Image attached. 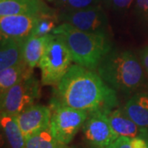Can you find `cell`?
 I'll list each match as a JSON object with an SVG mask.
<instances>
[{
    "mask_svg": "<svg viewBox=\"0 0 148 148\" xmlns=\"http://www.w3.org/2000/svg\"><path fill=\"white\" fill-rule=\"evenodd\" d=\"M52 101L62 106L85 110H110L117 105L115 90L93 70L79 64L70 67L57 85Z\"/></svg>",
    "mask_w": 148,
    "mask_h": 148,
    "instance_id": "6da1fadb",
    "label": "cell"
},
{
    "mask_svg": "<svg viewBox=\"0 0 148 148\" xmlns=\"http://www.w3.org/2000/svg\"><path fill=\"white\" fill-rule=\"evenodd\" d=\"M52 34L59 36L69 49L73 62L95 70L112 50L108 35L81 31L69 23L57 26Z\"/></svg>",
    "mask_w": 148,
    "mask_h": 148,
    "instance_id": "7a4b0ae2",
    "label": "cell"
},
{
    "mask_svg": "<svg viewBox=\"0 0 148 148\" xmlns=\"http://www.w3.org/2000/svg\"><path fill=\"white\" fill-rule=\"evenodd\" d=\"M96 71L111 88L125 93L137 90L144 82L142 63L130 50H111Z\"/></svg>",
    "mask_w": 148,
    "mask_h": 148,
    "instance_id": "3957f363",
    "label": "cell"
},
{
    "mask_svg": "<svg viewBox=\"0 0 148 148\" xmlns=\"http://www.w3.org/2000/svg\"><path fill=\"white\" fill-rule=\"evenodd\" d=\"M73 61L71 52L64 40L52 34L47 48L39 63L41 83L45 86H57L67 73Z\"/></svg>",
    "mask_w": 148,
    "mask_h": 148,
    "instance_id": "277c9868",
    "label": "cell"
},
{
    "mask_svg": "<svg viewBox=\"0 0 148 148\" xmlns=\"http://www.w3.org/2000/svg\"><path fill=\"white\" fill-rule=\"evenodd\" d=\"M50 131L58 143L68 145L83 126L88 112L62 106L51 101Z\"/></svg>",
    "mask_w": 148,
    "mask_h": 148,
    "instance_id": "5b68a950",
    "label": "cell"
},
{
    "mask_svg": "<svg viewBox=\"0 0 148 148\" xmlns=\"http://www.w3.org/2000/svg\"><path fill=\"white\" fill-rule=\"evenodd\" d=\"M39 96L40 84L32 74L1 94V114L17 116L33 106Z\"/></svg>",
    "mask_w": 148,
    "mask_h": 148,
    "instance_id": "8992f818",
    "label": "cell"
},
{
    "mask_svg": "<svg viewBox=\"0 0 148 148\" xmlns=\"http://www.w3.org/2000/svg\"><path fill=\"white\" fill-rule=\"evenodd\" d=\"M108 111L97 110L90 112L83 124L85 137L94 147H108L119 138L111 126Z\"/></svg>",
    "mask_w": 148,
    "mask_h": 148,
    "instance_id": "52a82bcc",
    "label": "cell"
},
{
    "mask_svg": "<svg viewBox=\"0 0 148 148\" xmlns=\"http://www.w3.org/2000/svg\"><path fill=\"white\" fill-rule=\"evenodd\" d=\"M59 19L81 31L108 35V19L99 5L81 10L62 12Z\"/></svg>",
    "mask_w": 148,
    "mask_h": 148,
    "instance_id": "ba28073f",
    "label": "cell"
},
{
    "mask_svg": "<svg viewBox=\"0 0 148 148\" xmlns=\"http://www.w3.org/2000/svg\"><path fill=\"white\" fill-rule=\"evenodd\" d=\"M52 111L47 106L33 105L16 116L25 139L49 127Z\"/></svg>",
    "mask_w": 148,
    "mask_h": 148,
    "instance_id": "9c48e42d",
    "label": "cell"
},
{
    "mask_svg": "<svg viewBox=\"0 0 148 148\" xmlns=\"http://www.w3.org/2000/svg\"><path fill=\"white\" fill-rule=\"evenodd\" d=\"M40 15L21 14L0 16L1 36L26 39L31 36Z\"/></svg>",
    "mask_w": 148,
    "mask_h": 148,
    "instance_id": "30bf717a",
    "label": "cell"
},
{
    "mask_svg": "<svg viewBox=\"0 0 148 148\" xmlns=\"http://www.w3.org/2000/svg\"><path fill=\"white\" fill-rule=\"evenodd\" d=\"M108 116L111 126L119 137L144 138L147 134V129L138 126L132 121L126 114L123 109H112L108 111Z\"/></svg>",
    "mask_w": 148,
    "mask_h": 148,
    "instance_id": "8fae6325",
    "label": "cell"
},
{
    "mask_svg": "<svg viewBox=\"0 0 148 148\" xmlns=\"http://www.w3.org/2000/svg\"><path fill=\"white\" fill-rule=\"evenodd\" d=\"M42 0H0V16L50 12Z\"/></svg>",
    "mask_w": 148,
    "mask_h": 148,
    "instance_id": "7c38bea8",
    "label": "cell"
},
{
    "mask_svg": "<svg viewBox=\"0 0 148 148\" xmlns=\"http://www.w3.org/2000/svg\"><path fill=\"white\" fill-rule=\"evenodd\" d=\"M26 39L1 36L0 70L24 62L23 49Z\"/></svg>",
    "mask_w": 148,
    "mask_h": 148,
    "instance_id": "4fadbf2b",
    "label": "cell"
},
{
    "mask_svg": "<svg viewBox=\"0 0 148 148\" xmlns=\"http://www.w3.org/2000/svg\"><path fill=\"white\" fill-rule=\"evenodd\" d=\"M132 121L143 128H148V92H138L132 95L123 107Z\"/></svg>",
    "mask_w": 148,
    "mask_h": 148,
    "instance_id": "5bb4252c",
    "label": "cell"
},
{
    "mask_svg": "<svg viewBox=\"0 0 148 148\" xmlns=\"http://www.w3.org/2000/svg\"><path fill=\"white\" fill-rule=\"evenodd\" d=\"M51 36L52 34L45 36H29L26 39L23 49V57L25 63L30 69H33L39 65Z\"/></svg>",
    "mask_w": 148,
    "mask_h": 148,
    "instance_id": "9a60e30c",
    "label": "cell"
},
{
    "mask_svg": "<svg viewBox=\"0 0 148 148\" xmlns=\"http://www.w3.org/2000/svg\"><path fill=\"white\" fill-rule=\"evenodd\" d=\"M32 69L24 62L0 71V93L3 94L21 80L32 75Z\"/></svg>",
    "mask_w": 148,
    "mask_h": 148,
    "instance_id": "2e32d148",
    "label": "cell"
},
{
    "mask_svg": "<svg viewBox=\"0 0 148 148\" xmlns=\"http://www.w3.org/2000/svg\"><path fill=\"white\" fill-rule=\"evenodd\" d=\"M1 127L11 148H24L26 139L18 124L16 116L1 114Z\"/></svg>",
    "mask_w": 148,
    "mask_h": 148,
    "instance_id": "e0dca14e",
    "label": "cell"
},
{
    "mask_svg": "<svg viewBox=\"0 0 148 148\" xmlns=\"http://www.w3.org/2000/svg\"><path fill=\"white\" fill-rule=\"evenodd\" d=\"M57 144L49 127L27 138L24 148H56Z\"/></svg>",
    "mask_w": 148,
    "mask_h": 148,
    "instance_id": "ac0fdd59",
    "label": "cell"
},
{
    "mask_svg": "<svg viewBox=\"0 0 148 148\" xmlns=\"http://www.w3.org/2000/svg\"><path fill=\"white\" fill-rule=\"evenodd\" d=\"M57 18L52 12L40 14L31 36H45L52 34L53 30L57 27Z\"/></svg>",
    "mask_w": 148,
    "mask_h": 148,
    "instance_id": "d6986e66",
    "label": "cell"
},
{
    "mask_svg": "<svg viewBox=\"0 0 148 148\" xmlns=\"http://www.w3.org/2000/svg\"><path fill=\"white\" fill-rule=\"evenodd\" d=\"M99 0H55V4L63 12L77 11L98 5Z\"/></svg>",
    "mask_w": 148,
    "mask_h": 148,
    "instance_id": "ffe728a7",
    "label": "cell"
},
{
    "mask_svg": "<svg viewBox=\"0 0 148 148\" xmlns=\"http://www.w3.org/2000/svg\"><path fill=\"white\" fill-rule=\"evenodd\" d=\"M133 0H111L113 8L117 11H125L132 5Z\"/></svg>",
    "mask_w": 148,
    "mask_h": 148,
    "instance_id": "44dd1931",
    "label": "cell"
},
{
    "mask_svg": "<svg viewBox=\"0 0 148 148\" xmlns=\"http://www.w3.org/2000/svg\"><path fill=\"white\" fill-rule=\"evenodd\" d=\"M106 148H132L130 145V138L119 137L110 146Z\"/></svg>",
    "mask_w": 148,
    "mask_h": 148,
    "instance_id": "7402d4cb",
    "label": "cell"
},
{
    "mask_svg": "<svg viewBox=\"0 0 148 148\" xmlns=\"http://www.w3.org/2000/svg\"><path fill=\"white\" fill-rule=\"evenodd\" d=\"M130 145L132 148H148V142L141 137L130 138Z\"/></svg>",
    "mask_w": 148,
    "mask_h": 148,
    "instance_id": "603a6c76",
    "label": "cell"
},
{
    "mask_svg": "<svg viewBox=\"0 0 148 148\" xmlns=\"http://www.w3.org/2000/svg\"><path fill=\"white\" fill-rule=\"evenodd\" d=\"M136 8L140 14L148 16V0H136Z\"/></svg>",
    "mask_w": 148,
    "mask_h": 148,
    "instance_id": "cb8c5ba5",
    "label": "cell"
},
{
    "mask_svg": "<svg viewBox=\"0 0 148 148\" xmlns=\"http://www.w3.org/2000/svg\"><path fill=\"white\" fill-rule=\"evenodd\" d=\"M140 57H141V63L143 69H145V71L148 74V47L144 49L143 51H141Z\"/></svg>",
    "mask_w": 148,
    "mask_h": 148,
    "instance_id": "d4e9b609",
    "label": "cell"
},
{
    "mask_svg": "<svg viewBox=\"0 0 148 148\" xmlns=\"http://www.w3.org/2000/svg\"><path fill=\"white\" fill-rule=\"evenodd\" d=\"M56 148H73V147H69L68 145H66V144H61V143H58L57 144V147Z\"/></svg>",
    "mask_w": 148,
    "mask_h": 148,
    "instance_id": "484cf974",
    "label": "cell"
},
{
    "mask_svg": "<svg viewBox=\"0 0 148 148\" xmlns=\"http://www.w3.org/2000/svg\"><path fill=\"white\" fill-rule=\"evenodd\" d=\"M106 2H111V0H105Z\"/></svg>",
    "mask_w": 148,
    "mask_h": 148,
    "instance_id": "4316f807",
    "label": "cell"
},
{
    "mask_svg": "<svg viewBox=\"0 0 148 148\" xmlns=\"http://www.w3.org/2000/svg\"><path fill=\"white\" fill-rule=\"evenodd\" d=\"M92 148H96V147H92Z\"/></svg>",
    "mask_w": 148,
    "mask_h": 148,
    "instance_id": "83f0119b",
    "label": "cell"
}]
</instances>
